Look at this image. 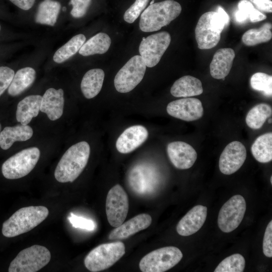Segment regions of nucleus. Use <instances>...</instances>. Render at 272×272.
Listing matches in <instances>:
<instances>
[{
	"mask_svg": "<svg viewBox=\"0 0 272 272\" xmlns=\"http://www.w3.org/2000/svg\"><path fill=\"white\" fill-rule=\"evenodd\" d=\"M90 154V146L85 141L79 142L70 147L55 168L56 180L60 183L74 181L86 166Z\"/></svg>",
	"mask_w": 272,
	"mask_h": 272,
	"instance_id": "1",
	"label": "nucleus"
},
{
	"mask_svg": "<svg viewBox=\"0 0 272 272\" xmlns=\"http://www.w3.org/2000/svg\"><path fill=\"white\" fill-rule=\"evenodd\" d=\"M48 214V209L42 206L21 208L4 222L2 234L11 238L27 233L45 220Z\"/></svg>",
	"mask_w": 272,
	"mask_h": 272,
	"instance_id": "2",
	"label": "nucleus"
},
{
	"mask_svg": "<svg viewBox=\"0 0 272 272\" xmlns=\"http://www.w3.org/2000/svg\"><path fill=\"white\" fill-rule=\"evenodd\" d=\"M181 10L180 4L173 0L152 4L141 14L140 28L145 32L158 31L178 17Z\"/></svg>",
	"mask_w": 272,
	"mask_h": 272,
	"instance_id": "3",
	"label": "nucleus"
},
{
	"mask_svg": "<svg viewBox=\"0 0 272 272\" xmlns=\"http://www.w3.org/2000/svg\"><path fill=\"white\" fill-rule=\"evenodd\" d=\"M125 252L124 244L121 242L102 244L90 251L85 258L84 264L92 272L105 270L119 260Z\"/></svg>",
	"mask_w": 272,
	"mask_h": 272,
	"instance_id": "4",
	"label": "nucleus"
},
{
	"mask_svg": "<svg viewBox=\"0 0 272 272\" xmlns=\"http://www.w3.org/2000/svg\"><path fill=\"white\" fill-rule=\"evenodd\" d=\"M51 254L45 246L34 245L21 250L10 263L9 272H36L50 261Z\"/></svg>",
	"mask_w": 272,
	"mask_h": 272,
	"instance_id": "5",
	"label": "nucleus"
},
{
	"mask_svg": "<svg viewBox=\"0 0 272 272\" xmlns=\"http://www.w3.org/2000/svg\"><path fill=\"white\" fill-rule=\"evenodd\" d=\"M40 156L39 149L31 147L16 153L3 164L2 172L7 179H16L28 175L35 167Z\"/></svg>",
	"mask_w": 272,
	"mask_h": 272,
	"instance_id": "6",
	"label": "nucleus"
},
{
	"mask_svg": "<svg viewBox=\"0 0 272 272\" xmlns=\"http://www.w3.org/2000/svg\"><path fill=\"white\" fill-rule=\"evenodd\" d=\"M183 254L175 246H166L156 249L146 254L139 263L143 272H164L176 265Z\"/></svg>",
	"mask_w": 272,
	"mask_h": 272,
	"instance_id": "7",
	"label": "nucleus"
},
{
	"mask_svg": "<svg viewBox=\"0 0 272 272\" xmlns=\"http://www.w3.org/2000/svg\"><path fill=\"white\" fill-rule=\"evenodd\" d=\"M146 67L141 55L132 57L120 69L114 78L116 90L121 93L132 91L143 80Z\"/></svg>",
	"mask_w": 272,
	"mask_h": 272,
	"instance_id": "8",
	"label": "nucleus"
},
{
	"mask_svg": "<svg viewBox=\"0 0 272 272\" xmlns=\"http://www.w3.org/2000/svg\"><path fill=\"white\" fill-rule=\"evenodd\" d=\"M246 206L244 198L236 194L231 197L221 208L218 217V225L225 233L236 229L242 222Z\"/></svg>",
	"mask_w": 272,
	"mask_h": 272,
	"instance_id": "9",
	"label": "nucleus"
},
{
	"mask_svg": "<svg viewBox=\"0 0 272 272\" xmlns=\"http://www.w3.org/2000/svg\"><path fill=\"white\" fill-rule=\"evenodd\" d=\"M171 42V36L162 31L143 38L139 46V52L146 65L152 67L160 61Z\"/></svg>",
	"mask_w": 272,
	"mask_h": 272,
	"instance_id": "10",
	"label": "nucleus"
},
{
	"mask_svg": "<svg viewBox=\"0 0 272 272\" xmlns=\"http://www.w3.org/2000/svg\"><path fill=\"white\" fill-rule=\"evenodd\" d=\"M127 193L119 184H116L108 191L106 200V213L109 224L117 227L123 223L128 212Z\"/></svg>",
	"mask_w": 272,
	"mask_h": 272,
	"instance_id": "11",
	"label": "nucleus"
},
{
	"mask_svg": "<svg viewBox=\"0 0 272 272\" xmlns=\"http://www.w3.org/2000/svg\"><path fill=\"white\" fill-rule=\"evenodd\" d=\"M213 11L206 12L199 18L195 29L198 48L209 49L219 42L222 32L218 30L212 21Z\"/></svg>",
	"mask_w": 272,
	"mask_h": 272,
	"instance_id": "12",
	"label": "nucleus"
},
{
	"mask_svg": "<svg viewBox=\"0 0 272 272\" xmlns=\"http://www.w3.org/2000/svg\"><path fill=\"white\" fill-rule=\"evenodd\" d=\"M246 158L244 145L238 141L229 143L222 152L219 162L220 171L225 175H231L238 171Z\"/></svg>",
	"mask_w": 272,
	"mask_h": 272,
	"instance_id": "13",
	"label": "nucleus"
},
{
	"mask_svg": "<svg viewBox=\"0 0 272 272\" xmlns=\"http://www.w3.org/2000/svg\"><path fill=\"white\" fill-rule=\"evenodd\" d=\"M166 110L170 116L186 121L199 119L203 113L201 101L194 98L173 101L167 105Z\"/></svg>",
	"mask_w": 272,
	"mask_h": 272,
	"instance_id": "14",
	"label": "nucleus"
},
{
	"mask_svg": "<svg viewBox=\"0 0 272 272\" xmlns=\"http://www.w3.org/2000/svg\"><path fill=\"white\" fill-rule=\"evenodd\" d=\"M167 151L171 162L179 169L191 168L197 159V153L194 149L183 142L175 141L169 143Z\"/></svg>",
	"mask_w": 272,
	"mask_h": 272,
	"instance_id": "15",
	"label": "nucleus"
},
{
	"mask_svg": "<svg viewBox=\"0 0 272 272\" xmlns=\"http://www.w3.org/2000/svg\"><path fill=\"white\" fill-rule=\"evenodd\" d=\"M149 135L147 128L141 125H135L125 129L116 142L117 151L122 154L130 153L140 147Z\"/></svg>",
	"mask_w": 272,
	"mask_h": 272,
	"instance_id": "16",
	"label": "nucleus"
},
{
	"mask_svg": "<svg viewBox=\"0 0 272 272\" xmlns=\"http://www.w3.org/2000/svg\"><path fill=\"white\" fill-rule=\"evenodd\" d=\"M207 216V208L197 205L189 210L179 221L177 232L181 236H188L197 232L203 226Z\"/></svg>",
	"mask_w": 272,
	"mask_h": 272,
	"instance_id": "17",
	"label": "nucleus"
},
{
	"mask_svg": "<svg viewBox=\"0 0 272 272\" xmlns=\"http://www.w3.org/2000/svg\"><path fill=\"white\" fill-rule=\"evenodd\" d=\"M152 223V217L148 214H139L123 223L112 230L108 235L109 240L126 239L135 233L143 230Z\"/></svg>",
	"mask_w": 272,
	"mask_h": 272,
	"instance_id": "18",
	"label": "nucleus"
},
{
	"mask_svg": "<svg viewBox=\"0 0 272 272\" xmlns=\"http://www.w3.org/2000/svg\"><path fill=\"white\" fill-rule=\"evenodd\" d=\"M155 177L149 167L144 165L135 166L129 175V184L131 189L137 194H148L154 189Z\"/></svg>",
	"mask_w": 272,
	"mask_h": 272,
	"instance_id": "19",
	"label": "nucleus"
},
{
	"mask_svg": "<svg viewBox=\"0 0 272 272\" xmlns=\"http://www.w3.org/2000/svg\"><path fill=\"white\" fill-rule=\"evenodd\" d=\"M63 106V91L62 89L49 88L42 97L40 111L46 113L51 120H56L62 116Z\"/></svg>",
	"mask_w": 272,
	"mask_h": 272,
	"instance_id": "20",
	"label": "nucleus"
},
{
	"mask_svg": "<svg viewBox=\"0 0 272 272\" xmlns=\"http://www.w3.org/2000/svg\"><path fill=\"white\" fill-rule=\"evenodd\" d=\"M235 56L231 48L218 49L214 54L210 65V74L216 79H223L228 76L232 68Z\"/></svg>",
	"mask_w": 272,
	"mask_h": 272,
	"instance_id": "21",
	"label": "nucleus"
},
{
	"mask_svg": "<svg viewBox=\"0 0 272 272\" xmlns=\"http://www.w3.org/2000/svg\"><path fill=\"white\" fill-rule=\"evenodd\" d=\"M203 92L201 81L197 78L186 75L177 80L170 89V93L175 97L197 96Z\"/></svg>",
	"mask_w": 272,
	"mask_h": 272,
	"instance_id": "22",
	"label": "nucleus"
},
{
	"mask_svg": "<svg viewBox=\"0 0 272 272\" xmlns=\"http://www.w3.org/2000/svg\"><path fill=\"white\" fill-rule=\"evenodd\" d=\"M32 128L28 125L18 124L14 126H7L0 132V147L6 150L15 142L25 141L33 135Z\"/></svg>",
	"mask_w": 272,
	"mask_h": 272,
	"instance_id": "23",
	"label": "nucleus"
},
{
	"mask_svg": "<svg viewBox=\"0 0 272 272\" xmlns=\"http://www.w3.org/2000/svg\"><path fill=\"white\" fill-rule=\"evenodd\" d=\"M42 96L29 95L20 101L17 105L16 119L21 124L27 125L40 110Z\"/></svg>",
	"mask_w": 272,
	"mask_h": 272,
	"instance_id": "24",
	"label": "nucleus"
},
{
	"mask_svg": "<svg viewBox=\"0 0 272 272\" xmlns=\"http://www.w3.org/2000/svg\"><path fill=\"white\" fill-rule=\"evenodd\" d=\"M104 72L100 69H94L88 71L83 77L81 89L87 99H91L97 96L101 91L104 79Z\"/></svg>",
	"mask_w": 272,
	"mask_h": 272,
	"instance_id": "25",
	"label": "nucleus"
},
{
	"mask_svg": "<svg viewBox=\"0 0 272 272\" xmlns=\"http://www.w3.org/2000/svg\"><path fill=\"white\" fill-rule=\"evenodd\" d=\"M36 78V72L31 67H25L19 70L14 75L8 88V93L12 96L20 95L29 88Z\"/></svg>",
	"mask_w": 272,
	"mask_h": 272,
	"instance_id": "26",
	"label": "nucleus"
},
{
	"mask_svg": "<svg viewBox=\"0 0 272 272\" xmlns=\"http://www.w3.org/2000/svg\"><path fill=\"white\" fill-rule=\"evenodd\" d=\"M109 35L105 33H99L85 42L80 49V54L87 56L106 52L111 45Z\"/></svg>",
	"mask_w": 272,
	"mask_h": 272,
	"instance_id": "27",
	"label": "nucleus"
},
{
	"mask_svg": "<svg viewBox=\"0 0 272 272\" xmlns=\"http://www.w3.org/2000/svg\"><path fill=\"white\" fill-rule=\"evenodd\" d=\"M61 8L60 4L54 0H43L39 5L35 16L37 23L53 26Z\"/></svg>",
	"mask_w": 272,
	"mask_h": 272,
	"instance_id": "28",
	"label": "nucleus"
},
{
	"mask_svg": "<svg viewBox=\"0 0 272 272\" xmlns=\"http://www.w3.org/2000/svg\"><path fill=\"white\" fill-rule=\"evenodd\" d=\"M254 158L259 162L267 163L272 160V133L258 137L251 147Z\"/></svg>",
	"mask_w": 272,
	"mask_h": 272,
	"instance_id": "29",
	"label": "nucleus"
},
{
	"mask_svg": "<svg viewBox=\"0 0 272 272\" xmlns=\"http://www.w3.org/2000/svg\"><path fill=\"white\" fill-rule=\"evenodd\" d=\"M85 41L86 37L84 34L74 36L56 50L53 56L54 61L61 63L69 59L79 51Z\"/></svg>",
	"mask_w": 272,
	"mask_h": 272,
	"instance_id": "30",
	"label": "nucleus"
},
{
	"mask_svg": "<svg viewBox=\"0 0 272 272\" xmlns=\"http://www.w3.org/2000/svg\"><path fill=\"white\" fill-rule=\"evenodd\" d=\"M272 114L271 106L266 103H260L252 107L248 112L245 121L248 127L252 129L260 128L266 119Z\"/></svg>",
	"mask_w": 272,
	"mask_h": 272,
	"instance_id": "31",
	"label": "nucleus"
},
{
	"mask_svg": "<svg viewBox=\"0 0 272 272\" xmlns=\"http://www.w3.org/2000/svg\"><path fill=\"white\" fill-rule=\"evenodd\" d=\"M272 25L264 23L259 29H251L246 31L242 36V41L246 46H252L269 41L272 37Z\"/></svg>",
	"mask_w": 272,
	"mask_h": 272,
	"instance_id": "32",
	"label": "nucleus"
},
{
	"mask_svg": "<svg viewBox=\"0 0 272 272\" xmlns=\"http://www.w3.org/2000/svg\"><path fill=\"white\" fill-rule=\"evenodd\" d=\"M245 260L240 254H233L224 259L215 268L214 272H242Z\"/></svg>",
	"mask_w": 272,
	"mask_h": 272,
	"instance_id": "33",
	"label": "nucleus"
},
{
	"mask_svg": "<svg viewBox=\"0 0 272 272\" xmlns=\"http://www.w3.org/2000/svg\"><path fill=\"white\" fill-rule=\"evenodd\" d=\"M250 82L253 89L261 92L266 96H271L272 76L271 75L257 72L251 76Z\"/></svg>",
	"mask_w": 272,
	"mask_h": 272,
	"instance_id": "34",
	"label": "nucleus"
},
{
	"mask_svg": "<svg viewBox=\"0 0 272 272\" xmlns=\"http://www.w3.org/2000/svg\"><path fill=\"white\" fill-rule=\"evenodd\" d=\"M149 1L136 0L124 13L123 15L124 21L128 23L134 22L145 9Z\"/></svg>",
	"mask_w": 272,
	"mask_h": 272,
	"instance_id": "35",
	"label": "nucleus"
},
{
	"mask_svg": "<svg viewBox=\"0 0 272 272\" xmlns=\"http://www.w3.org/2000/svg\"><path fill=\"white\" fill-rule=\"evenodd\" d=\"M238 10L235 13V19L237 22H245L253 10L255 8L252 4L248 0H241L238 4Z\"/></svg>",
	"mask_w": 272,
	"mask_h": 272,
	"instance_id": "36",
	"label": "nucleus"
},
{
	"mask_svg": "<svg viewBox=\"0 0 272 272\" xmlns=\"http://www.w3.org/2000/svg\"><path fill=\"white\" fill-rule=\"evenodd\" d=\"M92 0H70L69 4L73 6L71 15L76 18L84 16Z\"/></svg>",
	"mask_w": 272,
	"mask_h": 272,
	"instance_id": "37",
	"label": "nucleus"
},
{
	"mask_svg": "<svg viewBox=\"0 0 272 272\" xmlns=\"http://www.w3.org/2000/svg\"><path fill=\"white\" fill-rule=\"evenodd\" d=\"M73 227L89 231L94 230L96 225L92 220L78 216L73 213L68 218Z\"/></svg>",
	"mask_w": 272,
	"mask_h": 272,
	"instance_id": "38",
	"label": "nucleus"
},
{
	"mask_svg": "<svg viewBox=\"0 0 272 272\" xmlns=\"http://www.w3.org/2000/svg\"><path fill=\"white\" fill-rule=\"evenodd\" d=\"M15 75L14 70L7 66H0V97L9 88Z\"/></svg>",
	"mask_w": 272,
	"mask_h": 272,
	"instance_id": "39",
	"label": "nucleus"
},
{
	"mask_svg": "<svg viewBox=\"0 0 272 272\" xmlns=\"http://www.w3.org/2000/svg\"><path fill=\"white\" fill-rule=\"evenodd\" d=\"M263 252L268 257H272V221H270L265 231L262 243Z\"/></svg>",
	"mask_w": 272,
	"mask_h": 272,
	"instance_id": "40",
	"label": "nucleus"
},
{
	"mask_svg": "<svg viewBox=\"0 0 272 272\" xmlns=\"http://www.w3.org/2000/svg\"><path fill=\"white\" fill-rule=\"evenodd\" d=\"M249 1L255 6L259 11L266 13L272 12L271 0H249Z\"/></svg>",
	"mask_w": 272,
	"mask_h": 272,
	"instance_id": "41",
	"label": "nucleus"
},
{
	"mask_svg": "<svg viewBox=\"0 0 272 272\" xmlns=\"http://www.w3.org/2000/svg\"><path fill=\"white\" fill-rule=\"evenodd\" d=\"M23 10H28L33 6L35 0H9Z\"/></svg>",
	"mask_w": 272,
	"mask_h": 272,
	"instance_id": "42",
	"label": "nucleus"
},
{
	"mask_svg": "<svg viewBox=\"0 0 272 272\" xmlns=\"http://www.w3.org/2000/svg\"><path fill=\"white\" fill-rule=\"evenodd\" d=\"M266 18V15L255 8L253 10L249 17L250 21L252 23L261 21L265 20Z\"/></svg>",
	"mask_w": 272,
	"mask_h": 272,
	"instance_id": "43",
	"label": "nucleus"
},
{
	"mask_svg": "<svg viewBox=\"0 0 272 272\" xmlns=\"http://www.w3.org/2000/svg\"><path fill=\"white\" fill-rule=\"evenodd\" d=\"M268 123H271V119H269L268 120Z\"/></svg>",
	"mask_w": 272,
	"mask_h": 272,
	"instance_id": "44",
	"label": "nucleus"
},
{
	"mask_svg": "<svg viewBox=\"0 0 272 272\" xmlns=\"http://www.w3.org/2000/svg\"><path fill=\"white\" fill-rule=\"evenodd\" d=\"M270 183L272 184V176L270 177Z\"/></svg>",
	"mask_w": 272,
	"mask_h": 272,
	"instance_id": "45",
	"label": "nucleus"
},
{
	"mask_svg": "<svg viewBox=\"0 0 272 272\" xmlns=\"http://www.w3.org/2000/svg\"><path fill=\"white\" fill-rule=\"evenodd\" d=\"M65 7H63V11H65Z\"/></svg>",
	"mask_w": 272,
	"mask_h": 272,
	"instance_id": "46",
	"label": "nucleus"
},
{
	"mask_svg": "<svg viewBox=\"0 0 272 272\" xmlns=\"http://www.w3.org/2000/svg\"><path fill=\"white\" fill-rule=\"evenodd\" d=\"M1 124L0 123V132H1Z\"/></svg>",
	"mask_w": 272,
	"mask_h": 272,
	"instance_id": "47",
	"label": "nucleus"
},
{
	"mask_svg": "<svg viewBox=\"0 0 272 272\" xmlns=\"http://www.w3.org/2000/svg\"><path fill=\"white\" fill-rule=\"evenodd\" d=\"M0 31H1V25H0Z\"/></svg>",
	"mask_w": 272,
	"mask_h": 272,
	"instance_id": "48",
	"label": "nucleus"
}]
</instances>
